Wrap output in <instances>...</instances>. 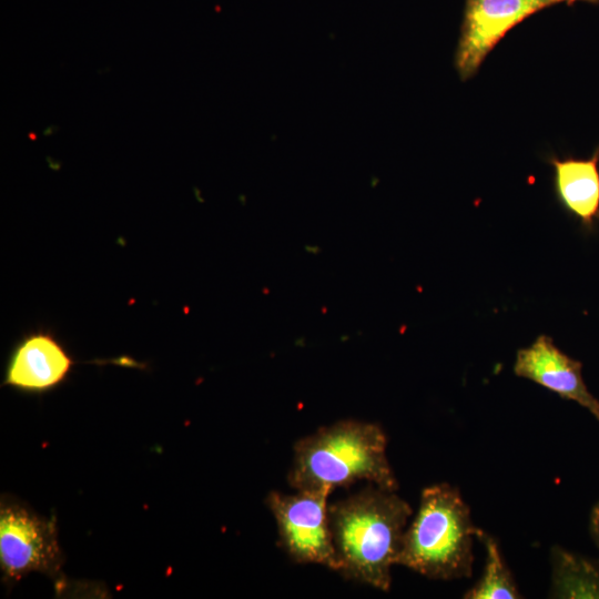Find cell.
<instances>
[{
	"label": "cell",
	"mask_w": 599,
	"mask_h": 599,
	"mask_svg": "<svg viewBox=\"0 0 599 599\" xmlns=\"http://www.w3.org/2000/svg\"><path fill=\"white\" fill-rule=\"evenodd\" d=\"M62 564L54 520L11 498L0 507V567L17 581L30 572L55 577Z\"/></svg>",
	"instance_id": "5"
},
{
	"label": "cell",
	"mask_w": 599,
	"mask_h": 599,
	"mask_svg": "<svg viewBox=\"0 0 599 599\" xmlns=\"http://www.w3.org/2000/svg\"><path fill=\"white\" fill-rule=\"evenodd\" d=\"M387 438L374 423L339 420L301 438L293 450L288 484L296 491H327L361 480L396 491L386 455Z\"/></svg>",
	"instance_id": "2"
},
{
	"label": "cell",
	"mask_w": 599,
	"mask_h": 599,
	"mask_svg": "<svg viewBox=\"0 0 599 599\" xmlns=\"http://www.w3.org/2000/svg\"><path fill=\"white\" fill-rule=\"evenodd\" d=\"M73 361L64 346L47 331L23 336L9 358L4 385L19 390L41 393L60 385Z\"/></svg>",
	"instance_id": "8"
},
{
	"label": "cell",
	"mask_w": 599,
	"mask_h": 599,
	"mask_svg": "<svg viewBox=\"0 0 599 599\" xmlns=\"http://www.w3.org/2000/svg\"><path fill=\"white\" fill-rule=\"evenodd\" d=\"M599 4V0H466L455 67L461 81L473 78L486 57L516 26L557 4Z\"/></svg>",
	"instance_id": "6"
},
{
	"label": "cell",
	"mask_w": 599,
	"mask_h": 599,
	"mask_svg": "<svg viewBox=\"0 0 599 599\" xmlns=\"http://www.w3.org/2000/svg\"><path fill=\"white\" fill-rule=\"evenodd\" d=\"M548 162L559 203L586 231H592L599 222V146L588 159L552 156Z\"/></svg>",
	"instance_id": "9"
},
{
	"label": "cell",
	"mask_w": 599,
	"mask_h": 599,
	"mask_svg": "<svg viewBox=\"0 0 599 599\" xmlns=\"http://www.w3.org/2000/svg\"><path fill=\"white\" fill-rule=\"evenodd\" d=\"M28 138H29L30 140H32V141H35L38 136H37V134H35L34 132H29V133H28Z\"/></svg>",
	"instance_id": "14"
},
{
	"label": "cell",
	"mask_w": 599,
	"mask_h": 599,
	"mask_svg": "<svg viewBox=\"0 0 599 599\" xmlns=\"http://www.w3.org/2000/svg\"><path fill=\"white\" fill-rule=\"evenodd\" d=\"M413 510L396 491L369 486L329 504V525L342 577L389 591Z\"/></svg>",
	"instance_id": "1"
},
{
	"label": "cell",
	"mask_w": 599,
	"mask_h": 599,
	"mask_svg": "<svg viewBox=\"0 0 599 599\" xmlns=\"http://www.w3.org/2000/svg\"><path fill=\"white\" fill-rule=\"evenodd\" d=\"M477 538L486 549V561L480 579L464 596L467 599H517L521 598L511 572L507 568L498 542L479 530Z\"/></svg>",
	"instance_id": "11"
},
{
	"label": "cell",
	"mask_w": 599,
	"mask_h": 599,
	"mask_svg": "<svg viewBox=\"0 0 599 599\" xmlns=\"http://www.w3.org/2000/svg\"><path fill=\"white\" fill-rule=\"evenodd\" d=\"M58 129H59V126H57V125H50V126L45 128L42 131V135L43 136L51 135L53 132L58 131Z\"/></svg>",
	"instance_id": "13"
},
{
	"label": "cell",
	"mask_w": 599,
	"mask_h": 599,
	"mask_svg": "<svg viewBox=\"0 0 599 599\" xmlns=\"http://www.w3.org/2000/svg\"><path fill=\"white\" fill-rule=\"evenodd\" d=\"M581 362L556 346L548 335H539L529 346L517 351L515 375L529 379L564 399L578 403L599 422V400L589 392L581 374Z\"/></svg>",
	"instance_id": "7"
},
{
	"label": "cell",
	"mask_w": 599,
	"mask_h": 599,
	"mask_svg": "<svg viewBox=\"0 0 599 599\" xmlns=\"http://www.w3.org/2000/svg\"><path fill=\"white\" fill-rule=\"evenodd\" d=\"M327 491H271L266 497L277 528L280 548L297 564L321 565L337 571Z\"/></svg>",
	"instance_id": "4"
},
{
	"label": "cell",
	"mask_w": 599,
	"mask_h": 599,
	"mask_svg": "<svg viewBox=\"0 0 599 599\" xmlns=\"http://www.w3.org/2000/svg\"><path fill=\"white\" fill-rule=\"evenodd\" d=\"M554 598H599V565L556 547L551 551Z\"/></svg>",
	"instance_id": "10"
},
{
	"label": "cell",
	"mask_w": 599,
	"mask_h": 599,
	"mask_svg": "<svg viewBox=\"0 0 599 599\" xmlns=\"http://www.w3.org/2000/svg\"><path fill=\"white\" fill-rule=\"evenodd\" d=\"M590 531L599 548V502L592 508L590 516Z\"/></svg>",
	"instance_id": "12"
},
{
	"label": "cell",
	"mask_w": 599,
	"mask_h": 599,
	"mask_svg": "<svg viewBox=\"0 0 599 599\" xmlns=\"http://www.w3.org/2000/svg\"><path fill=\"white\" fill-rule=\"evenodd\" d=\"M479 530L457 488L445 483L426 487L405 529L397 565L432 579L470 577Z\"/></svg>",
	"instance_id": "3"
}]
</instances>
